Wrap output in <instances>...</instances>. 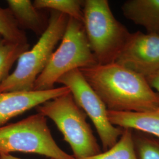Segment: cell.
I'll use <instances>...</instances> for the list:
<instances>
[{"instance_id":"3957f363","label":"cell","mask_w":159,"mask_h":159,"mask_svg":"<svg viewBox=\"0 0 159 159\" xmlns=\"http://www.w3.org/2000/svg\"><path fill=\"white\" fill-rule=\"evenodd\" d=\"M36 110L56 124L71 148L74 159H85L102 152L87 121V114L77 104L70 92L46 102Z\"/></svg>"},{"instance_id":"ac0fdd59","label":"cell","mask_w":159,"mask_h":159,"mask_svg":"<svg viewBox=\"0 0 159 159\" xmlns=\"http://www.w3.org/2000/svg\"><path fill=\"white\" fill-rule=\"evenodd\" d=\"M148 84L159 94V70L146 78Z\"/></svg>"},{"instance_id":"2e32d148","label":"cell","mask_w":159,"mask_h":159,"mask_svg":"<svg viewBox=\"0 0 159 159\" xmlns=\"http://www.w3.org/2000/svg\"><path fill=\"white\" fill-rule=\"evenodd\" d=\"M0 36L12 42L27 44V37L20 29L8 8L0 7Z\"/></svg>"},{"instance_id":"30bf717a","label":"cell","mask_w":159,"mask_h":159,"mask_svg":"<svg viewBox=\"0 0 159 159\" xmlns=\"http://www.w3.org/2000/svg\"><path fill=\"white\" fill-rule=\"evenodd\" d=\"M110 123L121 129H130L159 139V107L142 113L107 111Z\"/></svg>"},{"instance_id":"6da1fadb","label":"cell","mask_w":159,"mask_h":159,"mask_svg":"<svg viewBox=\"0 0 159 159\" xmlns=\"http://www.w3.org/2000/svg\"><path fill=\"white\" fill-rule=\"evenodd\" d=\"M79 70L108 110L142 113L159 107V94L146 79L117 63Z\"/></svg>"},{"instance_id":"8fae6325","label":"cell","mask_w":159,"mask_h":159,"mask_svg":"<svg viewBox=\"0 0 159 159\" xmlns=\"http://www.w3.org/2000/svg\"><path fill=\"white\" fill-rule=\"evenodd\" d=\"M121 10L125 17L144 27L148 33L159 35V0H129Z\"/></svg>"},{"instance_id":"d6986e66","label":"cell","mask_w":159,"mask_h":159,"mask_svg":"<svg viewBox=\"0 0 159 159\" xmlns=\"http://www.w3.org/2000/svg\"><path fill=\"white\" fill-rule=\"evenodd\" d=\"M0 159H21L12 156L10 154H0ZM48 159H55L49 158Z\"/></svg>"},{"instance_id":"ba28073f","label":"cell","mask_w":159,"mask_h":159,"mask_svg":"<svg viewBox=\"0 0 159 159\" xmlns=\"http://www.w3.org/2000/svg\"><path fill=\"white\" fill-rule=\"evenodd\" d=\"M115 63L145 79L159 70V35L130 34Z\"/></svg>"},{"instance_id":"9c48e42d","label":"cell","mask_w":159,"mask_h":159,"mask_svg":"<svg viewBox=\"0 0 159 159\" xmlns=\"http://www.w3.org/2000/svg\"><path fill=\"white\" fill-rule=\"evenodd\" d=\"M69 92L64 85L47 90L0 91V127L29 110Z\"/></svg>"},{"instance_id":"4fadbf2b","label":"cell","mask_w":159,"mask_h":159,"mask_svg":"<svg viewBox=\"0 0 159 159\" xmlns=\"http://www.w3.org/2000/svg\"><path fill=\"white\" fill-rule=\"evenodd\" d=\"M119 140L113 146L101 153L83 159H137L133 142V130L123 129Z\"/></svg>"},{"instance_id":"7a4b0ae2","label":"cell","mask_w":159,"mask_h":159,"mask_svg":"<svg viewBox=\"0 0 159 159\" xmlns=\"http://www.w3.org/2000/svg\"><path fill=\"white\" fill-rule=\"evenodd\" d=\"M83 24L97 64L115 63L130 33L114 16L108 1H84Z\"/></svg>"},{"instance_id":"8992f818","label":"cell","mask_w":159,"mask_h":159,"mask_svg":"<svg viewBox=\"0 0 159 159\" xmlns=\"http://www.w3.org/2000/svg\"><path fill=\"white\" fill-rule=\"evenodd\" d=\"M16 152L55 159H75L58 146L48 126L47 117L39 113L0 127V154Z\"/></svg>"},{"instance_id":"277c9868","label":"cell","mask_w":159,"mask_h":159,"mask_svg":"<svg viewBox=\"0 0 159 159\" xmlns=\"http://www.w3.org/2000/svg\"><path fill=\"white\" fill-rule=\"evenodd\" d=\"M68 19L64 14L50 11L47 29L33 47L19 57L16 69L0 84L1 92L33 90L35 80L63 38Z\"/></svg>"},{"instance_id":"e0dca14e","label":"cell","mask_w":159,"mask_h":159,"mask_svg":"<svg viewBox=\"0 0 159 159\" xmlns=\"http://www.w3.org/2000/svg\"><path fill=\"white\" fill-rule=\"evenodd\" d=\"M133 142L137 159H159V139L133 130Z\"/></svg>"},{"instance_id":"52a82bcc","label":"cell","mask_w":159,"mask_h":159,"mask_svg":"<svg viewBox=\"0 0 159 159\" xmlns=\"http://www.w3.org/2000/svg\"><path fill=\"white\" fill-rule=\"evenodd\" d=\"M57 83L68 88L77 104L90 119L102 142V150L106 151L113 146L123 129L110 123L106 106L87 82L79 69L63 75Z\"/></svg>"},{"instance_id":"9a60e30c","label":"cell","mask_w":159,"mask_h":159,"mask_svg":"<svg viewBox=\"0 0 159 159\" xmlns=\"http://www.w3.org/2000/svg\"><path fill=\"white\" fill-rule=\"evenodd\" d=\"M84 2L81 0H35L33 3L38 10L58 12L83 23Z\"/></svg>"},{"instance_id":"5bb4252c","label":"cell","mask_w":159,"mask_h":159,"mask_svg":"<svg viewBox=\"0 0 159 159\" xmlns=\"http://www.w3.org/2000/svg\"><path fill=\"white\" fill-rule=\"evenodd\" d=\"M29 48V43H18L3 39L0 40V84L9 76L13 64Z\"/></svg>"},{"instance_id":"7c38bea8","label":"cell","mask_w":159,"mask_h":159,"mask_svg":"<svg viewBox=\"0 0 159 159\" xmlns=\"http://www.w3.org/2000/svg\"><path fill=\"white\" fill-rule=\"evenodd\" d=\"M8 8L21 30H29L37 35L43 34L48 25V18L30 0H8Z\"/></svg>"},{"instance_id":"5b68a950","label":"cell","mask_w":159,"mask_h":159,"mask_svg":"<svg viewBox=\"0 0 159 159\" xmlns=\"http://www.w3.org/2000/svg\"><path fill=\"white\" fill-rule=\"evenodd\" d=\"M96 64L83 24L69 17L61 43L35 80L33 90L52 89L60 78L69 71Z\"/></svg>"},{"instance_id":"ffe728a7","label":"cell","mask_w":159,"mask_h":159,"mask_svg":"<svg viewBox=\"0 0 159 159\" xmlns=\"http://www.w3.org/2000/svg\"><path fill=\"white\" fill-rule=\"evenodd\" d=\"M1 39H2V37H1V36H0V40H1Z\"/></svg>"}]
</instances>
